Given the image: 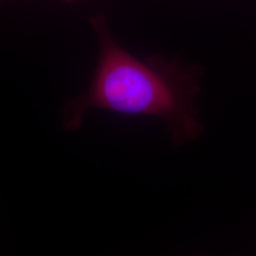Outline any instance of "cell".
Here are the masks:
<instances>
[{
  "label": "cell",
  "mask_w": 256,
  "mask_h": 256,
  "mask_svg": "<svg viewBox=\"0 0 256 256\" xmlns=\"http://www.w3.org/2000/svg\"><path fill=\"white\" fill-rule=\"evenodd\" d=\"M90 22L98 40L97 66L88 88L64 102L63 126L77 129L90 110L101 108L162 120L174 146L198 138L203 126L194 100L200 92L202 66L180 57L140 59L120 46L102 14Z\"/></svg>",
  "instance_id": "obj_1"
},
{
  "label": "cell",
  "mask_w": 256,
  "mask_h": 256,
  "mask_svg": "<svg viewBox=\"0 0 256 256\" xmlns=\"http://www.w3.org/2000/svg\"><path fill=\"white\" fill-rule=\"evenodd\" d=\"M62 1H64L66 3H72V2H75L77 0H62Z\"/></svg>",
  "instance_id": "obj_2"
}]
</instances>
